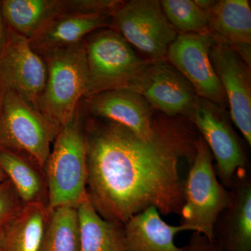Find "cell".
<instances>
[{"label":"cell","instance_id":"obj_11","mask_svg":"<svg viewBox=\"0 0 251 251\" xmlns=\"http://www.w3.org/2000/svg\"><path fill=\"white\" fill-rule=\"evenodd\" d=\"M209 57L226 94L231 118L251 146V67L233 50L217 42L211 46Z\"/></svg>","mask_w":251,"mask_h":251},{"label":"cell","instance_id":"obj_22","mask_svg":"<svg viewBox=\"0 0 251 251\" xmlns=\"http://www.w3.org/2000/svg\"><path fill=\"white\" fill-rule=\"evenodd\" d=\"M39 251H81L76 207L59 206L49 211Z\"/></svg>","mask_w":251,"mask_h":251},{"label":"cell","instance_id":"obj_12","mask_svg":"<svg viewBox=\"0 0 251 251\" xmlns=\"http://www.w3.org/2000/svg\"><path fill=\"white\" fill-rule=\"evenodd\" d=\"M136 92L168 117H186L198 97L190 82L165 59L150 62Z\"/></svg>","mask_w":251,"mask_h":251},{"label":"cell","instance_id":"obj_4","mask_svg":"<svg viewBox=\"0 0 251 251\" xmlns=\"http://www.w3.org/2000/svg\"><path fill=\"white\" fill-rule=\"evenodd\" d=\"M84 41L89 77L85 97L108 90L136 92L151 61L140 57L125 38L110 27L94 31Z\"/></svg>","mask_w":251,"mask_h":251},{"label":"cell","instance_id":"obj_23","mask_svg":"<svg viewBox=\"0 0 251 251\" xmlns=\"http://www.w3.org/2000/svg\"><path fill=\"white\" fill-rule=\"evenodd\" d=\"M162 9L168 22L181 33H208L207 14L193 0H163Z\"/></svg>","mask_w":251,"mask_h":251},{"label":"cell","instance_id":"obj_3","mask_svg":"<svg viewBox=\"0 0 251 251\" xmlns=\"http://www.w3.org/2000/svg\"><path fill=\"white\" fill-rule=\"evenodd\" d=\"M39 56L45 62L47 76L38 110L59 129L74 118L87 94L89 77L85 41Z\"/></svg>","mask_w":251,"mask_h":251},{"label":"cell","instance_id":"obj_5","mask_svg":"<svg viewBox=\"0 0 251 251\" xmlns=\"http://www.w3.org/2000/svg\"><path fill=\"white\" fill-rule=\"evenodd\" d=\"M184 182V204L179 215L184 231H193L214 242V227L232 198L229 189L219 181L212 163V153L201 135Z\"/></svg>","mask_w":251,"mask_h":251},{"label":"cell","instance_id":"obj_20","mask_svg":"<svg viewBox=\"0 0 251 251\" xmlns=\"http://www.w3.org/2000/svg\"><path fill=\"white\" fill-rule=\"evenodd\" d=\"M48 214L46 206L25 205L23 210L4 226L0 239V251H39Z\"/></svg>","mask_w":251,"mask_h":251},{"label":"cell","instance_id":"obj_27","mask_svg":"<svg viewBox=\"0 0 251 251\" xmlns=\"http://www.w3.org/2000/svg\"><path fill=\"white\" fill-rule=\"evenodd\" d=\"M195 2L203 10L207 11L209 8L213 6L215 3V1H211V0H196Z\"/></svg>","mask_w":251,"mask_h":251},{"label":"cell","instance_id":"obj_19","mask_svg":"<svg viewBox=\"0 0 251 251\" xmlns=\"http://www.w3.org/2000/svg\"><path fill=\"white\" fill-rule=\"evenodd\" d=\"M0 168L12 182L25 205L49 204L46 173L34 163L0 145Z\"/></svg>","mask_w":251,"mask_h":251},{"label":"cell","instance_id":"obj_26","mask_svg":"<svg viewBox=\"0 0 251 251\" xmlns=\"http://www.w3.org/2000/svg\"><path fill=\"white\" fill-rule=\"evenodd\" d=\"M9 29L6 26V23L1 14V7H0V54L4 50L6 42H7Z\"/></svg>","mask_w":251,"mask_h":251},{"label":"cell","instance_id":"obj_15","mask_svg":"<svg viewBox=\"0 0 251 251\" xmlns=\"http://www.w3.org/2000/svg\"><path fill=\"white\" fill-rule=\"evenodd\" d=\"M208 33L251 67V9L248 0L215 1L206 11Z\"/></svg>","mask_w":251,"mask_h":251},{"label":"cell","instance_id":"obj_29","mask_svg":"<svg viewBox=\"0 0 251 251\" xmlns=\"http://www.w3.org/2000/svg\"><path fill=\"white\" fill-rule=\"evenodd\" d=\"M3 229H4V227H0V239H1V235H2Z\"/></svg>","mask_w":251,"mask_h":251},{"label":"cell","instance_id":"obj_21","mask_svg":"<svg viewBox=\"0 0 251 251\" xmlns=\"http://www.w3.org/2000/svg\"><path fill=\"white\" fill-rule=\"evenodd\" d=\"M0 7L7 27L29 40L57 14V0H1Z\"/></svg>","mask_w":251,"mask_h":251},{"label":"cell","instance_id":"obj_25","mask_svg":"<svg viewBox=\"0 0 251 251\" xmlns=\"http://www.w3.org/2000/svg\"><path fill=\"white\" fill-rule=\"evenodd\" d=\"M181 251H219L214 242L205 236L193 232L187 245L181 248Z\"/></svg>","mask_w":251,"mask_h":251},{"label":"cell","instance_id":"obj_10","mask_svg":"<svg viewBox=\"0 0 251 251\" xmlns=\"http://www.w3.org/2000/svg\"><path fill=\"white\" fill-rule=\"evenodd\" d=\"M46 76L45 62L31 49L29 40L9 29L7 42L0 54V92L17 91L38 110Z\"/></svg>","mask_w":251,"mask_h":251},{"label":"cell","instance_id":"obj_18","mask_svg":"<svg viewBox=\"0 0 251 251\" xmlns=\"http://www.w3.org/2000/svg\"><path fill=\"white\" fill-rule=\"evenodd\" d=\"M81 251H128L125 224L101 217L86 196L77 207Z\"/></svg>","mask_w":251,"mask_h":251},{"label":"cell","instance_id":"obj_13","mask_svg":"<svg viewBox=\"0 0 251 251\" xmlns=\"http://www.w3.org/2000/svg\"><path fill=\"white\" fill-rule=\"evenodd\" d=\"M86 114L95 118L115 122L137 134H152L156 117L143 96L128 90L105 91L82 99Z\"/></svg>","mask_w":251,"mask_h":251},{"label":"cell","instance_id":"obj_14","mask_svg":"<svg viewBox=\"0 0 251 251\" xmlns=\"http://www.w3.org/2000/svg\"><path fill=\"white\" fill-rule=\"evenodd\" d=\"M229 205L220 214L214 227V242L219 251H251V180L249 170L236 172Z\"/></svg>","mask_w":251,"mask_h":251},{"label":"cell","instance_id":"obj_6","mask_svg":"<svg viewBox=\"0 0 251 251\" xmlns=\"http://www.w3.org/2000/svg\"><path fill=\"white\" fill-rule=\"evenodd\" d=\"M58 128L14 90L0 92V145L45 171Z\"/></svg>","mask_w":251,"mask_h":251},{"label":"cell","instance_id":"obj_9","mask_svg":"<svg viewBox=\"0 0 251 251\" xmlns=\"http://www.w3.org/2000/svg\"><path fill=\"white\" fill-rule=\"evenodd\" d=\"M215 42L209 33H180L168 49L166 61L190 82L198 97L225 108L227 99L209 57Z\"/></svg>","mask_w":251,"mask_h":251},{"label":"cell","instance_id":"obj_24","mask_svg":"<svg viewBox=\"0 0 251 251\" xmlns=\"http://www.w3.org/2000/svg\"><path fill=\"white\" fill-rule=\"evenodd\" d=\"M25 204L9 179L0 183V227H4L23 210Z\"/></svg>","mask_w":251,"mask_h":251},{"label":"cell","instance_id":"obj_16","mask_svg":"<svg viewBox=\"0 0 251 251\" xmlns=\"http://www.w3.org/2000/svg\"><path fill=\"white\" fill-rule=\"evenodd\" d=\"M112 16L55 15L46 21L29 40L36 54L80 44L94 31L110 27Z\"/></svg>","mask_w":251,"mask_h":251},{"label":"cell","instance_id":"obj_17","mask_svg":"<svg viewBox=\"0 0 251 251\" xmlns=\"http://www.w3.org/2000/svg\"><path fill=\"white\" fill-rule=\"evenodd\" d=\"M125 228L128 251H181L175 237L184 229L165 222L155 207L132 216Z\"/></svg>","mask_w":251,"mask_h":251},{"label":"cell","instance_id":"obj_7","mask_svg":"<svg viewBox=\"0 0 251 251\" xmlns=\"http://www.w3.org/2000/svg\"><path fill=\"white\" fill-rule=\"evenodd\" d=\"M148 57L157 61L167 52L178 35L168 22L158 0L124 1L112 18L110 27Z\"/></svg>","mask_w":251,"mask_h":251},{"label":"cell","instance_id":"obj_2","mask_svg":"<svg viewBox=\"0 0 251 251\" xmlns=\"http://www.w3.org/2000/svg\"><path fill=\"white\" fill-rule=\"evenodd\" d=\"M85 112L81 100L74 118L59 128L45 168L48 211L77 207L87 193Z\"/></svg>","mask_w":251,"mask_h":251},{"label":"cell","instance_id":"obj_8","mask_svg":"<svg viewBox=\"0 0 251 251\" xmlns=\"http://www.w3.org/2000/svg\"><path fill=\"white\" fill-rule=\"evenodd\" d=\"M186 117L196 126L216 161L221 184L230 189L234 175L248 169L247 155L227 117L218 105L198 97Z\"/></svg>","mask_w":251,"mask_h":251},{"label":"cell","instance_id":"obj_28","mask_svg":"<svg viewBox=\"0 0 251 251\" xmlns=\"http://www.w3.org/2000/svg\"><path fill=\"white\" fill-rule=\"evenodd\" d=\"M7 176L5 175L4 172L2 171V170L0 168V183L3 182L5 180L7 179Z\"/></svg>","mask_w":251,"mask_h":251},{"label":"cell","instance_id":"obj_1","mask_svg":"<svg viewBox=\"0 0 251 251\" xmlns=\"http://www.w3.org/2000/svg\"><path fill=\"white\" fill-rule=\"evenodd\" d=\"M85 134L87 193L99 215L125 224L150 207L180 214V163H192L198 138L186 122L158 115L152 134L144 136L85 112Z\"/></svg>","mask_w":251,"mask_h":251}]
</instances>
